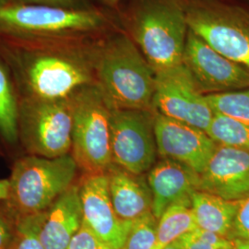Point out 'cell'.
<instances>
[{"label":"cell","instance_id":"1","mask_svg":"<svg viewBox=\"0 0 249 249\" xmlns=\"http://www.w3.org/2000/svg\"><path fill=\"white\" fill-rule=\"evenodd\" d=\"M93 70L112 109L154 111L155 72L131 38L119 35L100 45Z\"/></svg>","mask_w":249,"mask_h":249},{"label":"cell","instance_id":"2","mask_svg":"<svg viewBox=\"0 0 249 249\" xmlns=\"http://www.w3.org/2000/svg\"><path fill=\"white\" fill-rule=\"evenodd\" d=\"M18 44V57L32 97L69 98L80 87L92 83L94 51L86 57L62 42Z\"/></svg>","mask_w":249,"mask_h":249},{"label":"cell","instance_id":"3","mask_svg":"<svg viewBox=\"0 0 249 249\" xmlns=\"http://www.w3.org/2000/svg\"><path fill=\"white\" fill-rule=\"evenodd\" d=\"M129 30L154 72L183 63L189 31L184 0H139Z\"/></svg>","mask_w":249,"mask_h":249},{"label":"cell","instance_id":"4","mask_svg":"<svg viewBox=\"0 0 249 249\" xmlns=\"http://www.w3.org/2000/svg\"><path fill=\"white\" fill-rule=\"evenodd\" d=\"M79 168L71 154L58 158L29 155L15 162L9 178V209L18 217L45 212L73 185Z\"/></svg>","mask_w":249,"mask_h":249},{"label":"cell","instance_id":"5","mask_svg":"<svg viewBox=\"0 0 249 249\" xmlns=\"http://www.w3.org/2000/svg\"><path fill=\"white\" fill-rule=\"evenodd\" d=\"M72 112V156L86 175L106 174L113 164L109 106L98 84L89 83L69 97Z\"/></svg>","mask_w":249,"mask_h":249},{"label":"cell","instance_id":"6","mask_svg":"<svg viewBox=\"0 0 249 249\" xmlns=\"http://www.w3.org/2000/svg\"><path fill=\"white\" fill-rule=\"evenodd\" d=\"M104 18L96 11L10 4L0 9V35L18 43L62 42L65 37L98 29Z\"/></svg>","mask_w":249,"mask_h":249},{"label":"cell","instance_id":"7","mask_svg":"<svg viewBox=\"0 0 249 249\" xmlns=\"http://www.w3.org/2000/svg\"><path fill=\"white\" fill-rule=\"evenodd\" d=\"M187 24L214 50L249 70V9L222 0H184Z\"/></svg>","mask_w":249,"mask_h":249},{"label":"cell","instance_id":"8","mask_svg":"<svg viewBox=\"0 0 249 249\" xmlns=\"http://www.w3.org/2000/svg\"><path fill=\"white\" fill-rule=\"evenodd\" d=\"M70 98L28 97L18 105V138L30 155L53 159L72 148Z\"/></svg>","mask_w":249,"mask_h":249},{"label":"cell","instance_id":"9","mask_svg":"<svg viewBox=\"0 0 249 249\" xmlns=\"http://www.w3.org/2000/svg\"><path fill=\"white\" fill-rule=\"evenodd\" d=\"M155 112L112 109L110 146L112 161L131 174L142 176L156 163Z\"/></svg>","mask_w":249,"mask_h":249},{"label":"cell","instance_id":"10","mask_svg":"<svg viewBox=\"0 0 249 249\" xmlns=\"http://www.w3.org/2000/svg\"><path fill=\"white\" fill-rule=\"evenodd\" d=\"M153 110L205 131L214 116L206 95L184 63L155 72Z\"/></svg>","mask_w":249,"mask_h":249},{"label":"cell","instance_id":"11","mask_svg":"<svg viewBox=\"0 0 249 249\" xmlns=\"http://www.w3.org/2000/svg\"><path fill=\"white\" fill-rule=\"evenodd\" d=\"M183 63L205 95L249 88V70L214 50L190 30Z\"/></svg>","mask_w":249,"mask_h":249},{"label":"cell","instance_id":"12","mask_svg":"<svg viewBox=\"0 0 249 249\" xmlns=\"http://www.w3.org/2000/svg\"><path fill=\"white\" fill-rule=\"evenodd\" d=\"M79 188L82 224L110 248L122 249L134 222H124L115 212L107 173L85 175Z\"/></svg>","mask_w":249,"mask_h":249},{"label":"cell","instance_id":"13","mask_svg":"<svg viewBox=\"0 0 249 249\" xmlns=\"http://www.w3.org/2000/svg\"><path fill=\"white\" fill-rule=\"evenodd\" d=\"M154 133L161 158L181 162L198 175L218 146L205 130L156 112Z\"/></svg>","mask_w":249,"mask_h":249},{"label":"cell","instance_id":"14","mask_svg":"<svg viewBox=\"0 0 249 249\" xmlns=\"http://www.w3.org/2000/svg\"><path fill=\"white\" fill-rule=\"evenodd\" d=\"M198 190L238 201L249 195V151L218 145L199 175Z\"/></svg>","mask_w":249,"mask_h":249},{"label":"cell","instance_id":"15","mask_svg":"<svg viewBox=\"0 0 249 249\" xmlns=\"http://www.w3.org/2000/svg\"><path fill=\"white\" fill-rule=\"evenodd\" d=\"M147 181L152 196V213L160 218L173 205L191 202L198 190L199 175L177 160L162 158L151 168Z\"/></svg>","mask_w":249,"mask_h":249},{"label":"cell","instance_id":"16","mask_svg":"<svg viewBox=\"0 0 249 249\" xmlns=\"http://www.w3.org/2000/svg\"><path fill=\"white\" fill-rule=\"evenodd\" d=\"M107 175L112 204L121 220L133 223L152 213L151 189L144 175H134L114 163Z\"/></svg>","mask_w":249,"mask_h":249},{"label":"cell","instance_id":"17","mask_svg":"<svg viewBox=\"0 0 249 249\" xmlns=\"http://www.w3.org/2000/svg\"><path fill=\"white\" fill-rule=\"evenodd\" d=\"M82 225L79 186L72 185L45 213L41 237L45 249H68Z\"/></svg>","mask_w":249,"mask_h":249},{"label":"cell","instance_id":"18","mask_svg":"<svg viewBox=\"0 0 249 249\" xmlns=\"http://www.w3.org/2000/svg\"><path fill=\"white\" fill-rule=\"evenodd\" d=\"M191 205L197 228L213 231L228 238L237 201L227 200L221 196L196 190L191 196Z\"/></svg>","mask_w":249,"mask_h":249},{"label":"cell","instance_id":"19","mask_svg":"<svg viewBox=\"0 0 249 249\" xmlns=\"http://www.w3.org/2000/svg\"><path fill=\"white\" fill-rule=\"evenodd\" d=\"M196 228L197 226L191 202L173 205L158 219L153 249H164Z\"/></svg>","mask_w":249,"mask_h":249},{"label":"cell","instance_id":"20","mask_svg":"<svg viewBox=\"0 0 249 249\" xmlns=\"http://www.w3.org/2000/svg\"><path fill=\"white\" fill-rule=\"evenodd\" d=\"M206 132L218 145L249 151V124L239 120L214 114Z\"/></svg>","mask_w":249,"mask_h":249},{"label":"cell","instance_id":"21","mask_svg":"<svg viewBox=\"0 0 249 249\" xmlns=\"http://www.w3.org/2000/svg\"><path fill=\"white\" fill-rule=\"evenodd\" d=\"M0 133L9 143L18 139V104L12 85L0 64Z\"/></svg>","mask_w":249,"mask_h":249},{"label":"cell","instance_id":"22","mask_svg":"<svg viewBox=\"0 0 249 249\" xmlns=\"http://www.w3.org/2000/svg\"><path fill=\"white\" fill-rule=\"evenodd\" d=\"M214 114H220L249 124V88L206 95Z\"/></svg>","mask_w":249,"mask_h":249},{"label":"cell","instance_id":"23","mask_svg":"<svg viewBox=\"0 0 249 249\" xmlns=\"http://www.w3.org/2000/svg\"><path fill=\"white\" fill-rule=\"evenodd\" d=\"M45 213L18 217L10 249H45L41 237Z\"/></svg>","mask_w":249,"mask_h":249},{"label":"cell","instance_id":"24","mask_svg":"<svg viewBox=\"0 0 249 249\" xmlns=\"http://www.w3.org/2000/svg\"><path fill=\"white\" fill-rule=\"evenodd\" d=\"M158 220L152 213L134 221L121 249H153Z\"/></svg>","mask_w":249,"mask_h":249},{"label":"cell","instance_id":"25","mask_svg":"<svg viewBox=\"0 0 249 249\" xmlns=\"http://www.w3.org/2000/svg\"><path fill=\"white\" fill-rule=\"evenodd\" d=\"M177 242L181 249H223L231 244L230 239L200 228L182 235Z\"/></svg>","mask_w":249,"mask_h":249},{"label":"cell","instance_id":"26","mask_svg":"<svg viewBox=\"0 0 249 249\" xmlns=\"http://www.w3.org/2000/svg\"><path fill=\"white\" fill-rule=\"evenodd\" d=\"M228 238L231 241H249V195L237 201Z\"/></svg>","mask_w":249,"mask_h":249},{"label":"cell","instance_id":"27","mask_svg":"<svg viewBox=\"0 0 249 249\" xmlns=\"http://www.w3.org/2000/svg\"><path fill=\"white\" fill-rule=\"evenodd\" d=\"M68 249H113L100 240L85 225L74 235Z\"/></svg>","mask_w":249,"mask_h":249},{"label":"cell","instance_id":"28","mask_svg":"<svg viewBox=\"0 0 249 249\" xmlns=\"http://www.w3.org/2000/svg\"><path fill=\"white\" fill-rule=\"evenodd\" d=\"M14 237L9 222L0 214V249H10Z\"/></svg>","mask_w":249,"mask_h":249},{"label":"cell","instance_id":"29","mask_svg":"<svg viewBox=\"0 0 249 249\" xmlns=\"http://www.w3.org/2000/svg\"><path fill=\"white\" fill-rule=\"evenodd\" d=\"M9 180L2 179L0 180V201L6 200L9 196Z\"/></svg>","mask_w":249,"mask_h":249},{"label":"cell","instance_id":"30","mask_svg":"<svg viewBox=\"0 0 249 249\" xmlns=\"http://www.w3.org/2000/svg\"><path fill=\"white\" fill-rule=\"evenodd\" d=\"M235 249H249V241L231 240Z\"/></svg>","mask_w":249,"mask_h":249},{"label":"cell","instance_id":"31","mask_svg":"<svg viewBox=\"0 0 249 249\" xmlns=\"http://www.w3.org/2000/svg\"><path fill=\"white\" fill-rule=\"evenodd\" d=\"M38 2H45V3H51V4H60V3H65L68 2L69 0H35Z\"/></svg>","mask_w":249,"mask_h":249},{"label":"cell","instance_id":"32","mask_svg":"<svg viewBox=\"0 0 249 249\" xmlns=\"http://www.w3.org/2000/svg\"><path fill=\"white\" fill-rule=\"evenodd\" d=\"M11 3V0H0V9L9 6Z\"/></svg>","mask_w":249,"mask_h":249},{"label":"cell","instance_id":"33","mask_svg":"<svg viewBox=\"0 0 249 249\" xmlns=\"http://www.w3.org/2000/svg\"><path fill=\"white\" fill-rule=\"evenodd\" d=\"M164 249H181V248L179 247V245L178 244V242L176 241V242H174V243H172L171 245H169L168 247H166Z\"/></svg>","mask_w":249,"mask_h":249},{"label":"cell","instance_id":"34","mask_svg":"<svg viewBox=\"0 0 249 249\" xmlns=\"http://www.w3.org/2000/svg\"><path fill=\"white\" fill-rule=\"evenodd\" d=\"M103 1H104V2H106V3L108 4V5L113 6V5H116V4H117L119 0H103Z\"/></svg>","mask_w":249,"mask_h":249},{"label":"cell","instance_id":"35","mask_svg":"<svg viewBox=\"0 0 249 249\" xmlns=\"http://www.w3.org/2000/svg\"><path fill=\"white\" fill-rule=\"evenodd\" d=\"M234 249V247H233V246H232V243H231V245H230V246H229V247H227V248H225V249Z\"/></svg>","mask_w":249,"mask_h":249}]
</instances>
